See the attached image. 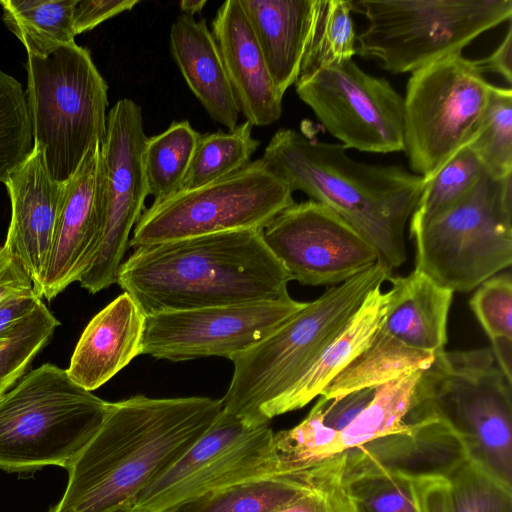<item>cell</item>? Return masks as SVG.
<instances>
[{
    "mask_svg": "<svg viewBox=\"0 0 512 512\" xmlns=\"http://www.w3.org/2000/svg\"><path fill=\"white\" fill-rule=\"evenodd\" d=\"M221 400L134 395L109 402L106 416L69 466L50 512H119L214 424Z\"/></svg>",
    "mask_w": 512,
    "mask_h": 512,
    "instance_id": "6da1fadb",
    "label": "cell"
},
{
    "mask_svg": "<svg viewBox=\"0 0 512 512\" xmlns=\"http://www.w3.org/2000/svg\"><path fill=\"white\" fill-rule=\"evenodd\" d=\"M290 273L263 230L214 233L135 248L117 284L145 315L287 300Z\"/></svg>",
    "mask_w": 512,
    "mask_h": 512,
    "instance_id": "7a4b0ae2",
    "label": "cell"
},
{
    "mask_svg": "<svg viewBox=\"0 0 512 512\" xmlns=\"http://www.w3.org/2000/svg\"><path fill=\"white\" fill-rule=\"evenodd\" d=\"M346 150L280 129L262 159L292 192L300 190L337 213L374 247L382 263L397 268L406 260L405 226L426 181L398 165L358 162Z\"/></svg>",
    "mask_w": 512,
    "mask_h": 512,
    "instance_id": "3957f363",
    "label": "cell"
},
{
    "mask_svg": "<svg viewBox=\"0 0 512 512\" xmlns=\"http://www.w3.org/2000/svg\"><path fill=\"white\" fill-rule=\"evenodd\" d=\"M391 271L379 261L331 286L273 333L236 355L222 410L249 427L269 424L282 399Z\"/></svg>",
    "mask_w": 512,
    "mask_h": 512,
    "instance_id": "277c9868",
    "label": "cell"
},
{
    "mask_svg": "<svg viewBox=\"0 0 512 512\" xmlns=\"http://www.w3.org/2000/svg\"><path fill=\"white\" fill-rule=\"evenodd\" d=\"M512 382L488 348L441 351L421 371L407 422H445L472 461L512 488Z\"/></svg>",
    "mask_w": 512,
    "mask_h": 512,
    "instance_id": "5b68a950",
    "label": "cell"
},
{
    "mask_svg": "<svg viewBox=\"0 0 512 512\" xmlns=\"http://www.w3.org/2000/svg\"><path fill=\"white\" fill-rule=\"evenodd\" d=\"M109 402L43 364L0 396V469H66L100 428Z\"/></svg>",
    "mask_w": 512,
    "mask_h": 512,
    "instance_id": "8992f818",
    "label": "cell"
},
{
    "mask_svg": "<svg viewBox=\"0 0 512 512\" xmlns=\"http://www.w3.org/2000/svg\"><path fill=\"white\" fill-rule=\"evenodd\" d=\"M26 69L34 143L43 148L50 177L64 183L104 138L108 86L90 52L75 42L28 55Z\"/></svg>",
    "mask_w": 512,
    "mask_h": 512,
    "instance_id": "52a82bcc",
    "label": "cell"
},
{
    "mask_svg": "<svg viewBox=\"0 0 512 512\" xmlns=\"http://www.w3.org/2000/svg\"><path fill=\"white\" fill-rule=\"evenodd\" d=\"M368 25L356 53L391 73L414 72L462 50L512 17V0H359Z\"/></svg>",
    "mask_w": 512,
    "mask_h": 512,
    "instance_id": "ba28073f",
    "label": "cell"
},
{
    "mask_svg": "<svg viewBox=\"0 0 512 512\" xmlns=\"http://www.w3.org/2000/svg\"><path fill=\"white\" fill-rule=\"evenodd\" d=\"M416 270L453 292H469L512 262V175L484 171L453 208L410 233Z\"/></svg>",
    "mask_w": 512,
    "mask_h": 512,
    "instance_id": "9c48e42d",
    "label": "cell"
},
{
    "mask_svg": "<svg viewBox=\"0 0 512 512\" xmlns=\"http://www.w3.org/2000/svg\"><path fill=\"white\" fill-rule=\"evenodd\" d=\"M295 203L288 184L262 158L206 185L152 203L133 229L129 247L238 230H263Z\"/></svg>",
    "mask_w": 512,
    "mask_h": 512,
    "instance_id": "30bf717a",
    "label": "cell"
},
{
    "mask_svg": "<svg viewBox=\"0 0 512 512\" xmlns=\"http://www.w3.org/2000/svg\"><path fill=\"white\" fill-rule=\"evenodd\" d=\"M492 85L476 61L452 54L412 72L404 101V151L425 180L473 136Z\"/></svg>",
    "mask_w": 512,
    "mask_h": 512,
    "instance_id": "8fae6325",
    "label": "cell"
},
{
    "mask_svg": "<svg viewBox=\"0 0 512 512\" xmlns=\"http://www.w3.org/2000/svg\"><path fill=\"white\" fill-rule=\"evenodd\" d=\"M269 424L249 427L221 411L210 429L137 497L139 512H176L225 487L279 477Z\"/></svg>",
    "mask_w": 512,
    "mask_h": 512,
    "instance_id": "7c38bea8",
    "label": "cell"
},
{
    "mask_svg": "<svg viewBox=\"0 0 512 512\" xmlns=\"http://www.w3.org/2000/svg\"><path fill=\"white\" fill-rule=\"evenodd\" d=\"M146 140L140 105L129 98L120 99L107 114L106 132L99 149L100 246L79 280L80 286L91 294L117 282L131 232L146 209L148 191L143 165Z\"/></svg>",
    "mask_w": 512,
    "mask_h": 512,
    "instance_id": "4fadbf2b",
    "label": "cell"
},
{
    "mask_svg": "<svg viewBox=\"0 0 512 512\" xmlns=\"http://www.w3.org/2000/svg\"><path fill=\"white\" fill-rule=\"evenodd\" d=\"M298 97L346 148L391 153L404 150L403 97L353 59L300 76Z\"/></svg>",
    "mask_w": 512,
    "mask_h": 512,
    "instance_id": "5bb4252c",
    "label": "cell"
},
{
    "mask_svg": "<svg viewBox=\"0 0 512 512\" xmlns=\"http://www.w3.org/2000/svg\"><path fill=\"white\" fill-rule=\"evenodd\" d=\"M305 306L289 298L147 315L140 355L173 362L211 356L232 360Z\"/></svg>",
    "mask_w": 512,
    "mask_h": 512,
    "instance_id": "9a60e30c",
    "label": "cell"
},
{
    "mask_svg": "<svg viewBox=\"0 0 512 512\" xmlns=\"http://www.w3.org/2000/svg\"><path fill=\"white\" fill-rule=\"evenodd\" d=\"M263 238L302 285H337L380 261L374 247L330 208L308 200L280 212Z\"/></svg>",
    "mask_w": 512,
    "mask_h": 512,
    "instance_id": "2e32d148",
    "label": "cell"
},
{
    "mask_svg": "<svg viewBox=\"0 0 512 512\" xmlns=\"http://www.w3.org/2000/svg\"><path fill=\"white\" fill-rule=\"evenodd\" d=\"M100 144L91 148L76 172L62 183L42 297L51 301L79 282L98 252L102 216L97 191Z\"/></svg>",
    "mask_w": 512,
    "mask_h": 512,
    "instance_id": "e0dca14e",
    "label": "cell"
},
{
    "mask_svg": "<svg viewBox=\"0 0 512 512\" xmlns=\"http://www.w3.org/2000/svg\"><path fill=\"white\" fill-rule=\"evenodd\" d=\"M4 184L12 213L3 246L22 265L42 298L62 183L50 177L43 148L34 143L31 155Z\"/></svg>",
    "mask_w": 512,
    "mask_h": 512,
    "instance_id": "ac0fdd59",
    "label": "cell"
},
{
    "mask_svg": "<svg viewBox=\"0 0 512 512\" xmlns=\"http://www.w3.org/2000/svg\"><path fill=\"white\" fill-rule=\"evenodd\" d=\"M468 460L459 436L443 421L427 419L344 451L342 481L388 471L412 479L448 478Z\"/></svg>",
    "mask_w": 512,
    "mask_h": 512,
    "instance_id": "d6986e66",
    "label": "cell"
},
{
    "mask_svg": "<svg viewBox=\"0 0 512 512\" xmlns=\"http://www.w3.org/2000/svg\"><path fill=\"white\" fill-rule=\"evenodd\" d=\"M239 111L252 126H267L282 114L276 88L240 0H227L216 11L211 31Z\"/></svg>",
    "mask_w": 512,
    "mask_h": 512,
    "instance_id": "ffe728a7",
    "label": "cell"
},
{
    "mask_svg": "<svg viewBox=\"0 0 512 512\" xmlns=\"http://www.w3.org/2000/svg\"><path fill=\"white\" fill-rule=\"evenodd\" d=\"M146 315L123 292L97 313L82 332L66 369L70 378L92 392L140 355Z\"/></svg>",
    "mask_w": 512,
    "mask_h": 512,
    "instance_id": "44dd1931",
    "label": "cell"
},
{
    "mask_svg": "<svg viewBox=\"0 0 512 512\" xmlns=\"http://www.w3.org/2000/svg\"><path fill=\"white\" fill-rule=\"evenodd\" d=\"M169 46L188 88L210 118L229 130L234 129L239 107L206 20L179 16L171 25Z\"/></svg>",
    "mask_w": 512,
    "mask_h": 512,
    "instance_id": "7402d4cb",
    "label": "cell"
},
{
    "mask_svg": "<svg viewBox=\"0 0 512 512\" xmlns=\"http://www.w3.org/2000/svg\"><path fill=\"white\" fill-rule=\"evenodd\" d=\"M240 3L273 82L284 96L300 76L315 0H240Z\"/></svg>",
    "mask_w": 512,
    "mask_h": 512,
    "instance_id": "603a6c76",
    "label": "cell"
},
{
    "mask_svg": "<svg viewBox=\"0 0 512 512\" xmlns=\"http://www.w3.org/2000/svg\"><path fill=\"white\" fill-rule=\"evenodd\" d=\"M387 280L392 287L382 328L410 348L434 354L443 351L454 292L416 269Z\"/></svg>",
    "mask_w": 512,
    "mask_h": 512,
    "instance_id": "cb8c5ba5",
    "label": "cell"
},
{
    "mask_svg": "<svg viewBox=\"0 0 512 512\" xmlns=\"http://www.w3.org/2000/svg\"><path fill=\"white\" fill-rule=\"evenodd\" d=\"M372 289L345 327L297 381L276 409V417L298 410L320 396L325 387L372 341L382 326L388 292Z\"/></svg>",
    "mask_w": 512,
    "mask_h": 512,
    "instance_id": "d4e9b609",
    "label": "cell"
},
{
    "mask_svg": "<svg viewBox=\"0 0 512 512\" xmlns=\"http://www.w3.org/2000/svg\"><path fill=\"white\" fill-rule=\"evenodd\" d=\"M343 459L295 476L256 479L204 495L176 512H274L312 487L342 479Z\"/></svg>",
    "mask_w": 512,
    "mask_h": 512,
    "instance_id": "484cf974",
    "label": "cell"
},
{
    "mask_svg": "<svg viewBox=\"0 0 512 512\" xmlns=\"http://www.w3.org/2000/svg\"><path fill=\"white\" fill-rule=\"evenodd\" d=\"M435 354L410 348L388 334L382 326L370 344L321 392L336 398L355 390L379 387L400 376L427 368Z\"/></svg>",
    "mask_w": 512,
    "mask_h": 512,
    "instance_id": "4316f807",
    "label": "cell"
},
{
    "mask_svg": "<svg viewBox=\"0 0 512 512\" xmlns=\"http://www.w3.org/2000/svg\"><path fill=\"white\" fill-rule=\"evenodd\" d=\"M75 0H1L3 21L28 55L44 56L74 43L72 13Z\"/></svg>",
    "mask_w": 512,
    "mask_h": 512,
    "instance_id": "83f0119b",
    "label": "cell"
},
{
    "mask_svg": "<svg viewBox=\"0 0 512 512\" xmlns=\"http://www.w3.org/2000/svg\"><path fill=\"white\" fill-rule=\"evenodd\" d=\"M272 451L278 476L300 475L343 456L339 433L324 424L318 401L299 424L274 432Z\"/></svg>",
    "mask_w": 512,
    "mask_h": 512,
    "instance_id": "f1b7e54d",
    "label": "cell"
},
{
    "mask_svg": "<svg viewBox=\"0 0 512 512\" xmlns=\"http://www.w3.org/2000/svg\"><path fill=\"white\" fill-rule=\"evenodd\" d=\"M200 133L189 121H174L163 132L147 137L143 165L153 203L178 193L187 174Z\"/></svg>",
    "mask_w": 512,
    "mask_h": 512,
    "instance_id": "f546056e",
    "label": "cell"
},
{
    "mask_svg": "<svg viewBox=\"0 0 512 512\" xmlns=\"http://www.w3.org/2000/svg\"><path fill=\"white\" fill-rule=\"evenodd\" d=\"M421 371L406 373L377 387L370 404L339 433L342 452L409 427L407 416Z\"/></svg>",
    "mask_w": 512,
    "mask_h": 512,
    "instance_id": "4dcf8cb0",
    "label": "cell"
},
{
    "mask_svg": "<svg viewBox=\"0 0 512 512\" xmlns=\"http://www.w3.org/2000/svg\"><path fill=\"white\" fill-rule=\"evenodd\" d=\"M351 11V1L315 0L300 76L353 59L357 36Z\"/></svg>",
    "mask_w": 512,
    "mask_h": 512,
    "instance_id": "1f68e13d",
    "label": "cell"
},
{
    "mask_svg": "<svg viewBox=\"0 0 512 512\" xmlns=\"http://www.w3.org/2000/svg\"><path fill=\"white\" fill-rule=\"evenodd\" d=\"M252 128L245 121L228 132L200 134L181 190L217 181L250 163L260 145L252 135Z\"/></svg>",
    "mask_w": 512,
    "mask_h": 512,
    "instance_id": "d6a6232c",
    "label": "cell"
},
{
    "mask_svg": "<svg viewBox=\"0 0 512 512\" xmlns=\"http://www.w3.org/2000/svg\"><path fill=\"white\" fill-rule=\"evenodd\" d=\"M485 169L465 144L429 179L412 213L410 233L440 217L458 204L475 186Z\"/></svg>",
    "mask_w": 512,
    "mask_h": 512,
    "instance_id": "836d02e7",
    "label": "cell"
},
{
    "mask_svg": "<svg viewBox=\"0 0 512 512\" xmlns=\"http://www.w3.org/2000/svg\"><path fill=\"white\" fill-rule=\"evenodd\" d=\"M490 175H512V90L493 86L476 130L467 143Z\"/></svg>",
    "mask_w": 512,
    "mask_h": 512,
    "instance_id": "e575fe53",
    "label": "cell"
},
{
    "mask_svg": "<svg viewBox=\"0 0 512 512\" xmlns=\"http://www.w3.org/2000/svg\"><path fill=\"white\" fill-rule=\"evenodd\" d=\"M469 304L491 341L492 353L498 367L512 382V279L510 273L493 276L480 284Z\"/></svg>",
    "mask_w": 512,
    "mask_h": 512,
    "instance_id": "d590c367",
    "label": "cell"
},
{
    "mask_svg": "<svg viewBox=\"0 0 512 512\" xmlns=\"http://www.w3.org/2000/svg\"><path fill=\"white\" fill-rule=\"evenodd\" d=\"M60 322L41 302L0 339V396L26 373Z\"/></svg>",
    "mask_w": 512,
    "mask_h": 512,
    "instance_id": "8d00e7d4",
    "label": "cell"
},
{
    "mask_svg": "<svg viewBox=\"0 0 512 512\" xmlns=\"http://www.w3.org/2000/svg\"><path fill=\"white\" fill-rule=\"evenodd\" d=\"M34 138L21 83L0 70V182L31 155Z\"/></svg>",
    "mask_w": 512,
    "mask_h": 512,
    "instance_id": "74e56055",
    "label": "cell"
},
{
    "mask_svg": "<svg viewBox=\"0 0 512 512\" xmlns=\"http://www.w3.org/2000/svg\"><path fill=\"white\" fill-rule=\"evenodd\" d=\"M342 482L354 512H420L410 477L375 471Z\"/></svg>",
    "mask_w": 512,
    "mask_h": 512,
    "instance_id": "f35d334b",
    "label": "cell"
},
{
    "mask_svg": "<svg viewBox=\"0 0 512 512\" xmlns=\"http://www.w3.org/2000/svg\"><path fill=\"white\" fill-rule=\"evenodd\" d=\"M455 512H512V489L466 460L449 477Z\"/></svg>",
    "mask_w": 512,
    "mask_h": 512,
    "instance_id": "ab89813d",
    "label": "cell"
},
{
    "mask_svg": "<svg viewBox=\"0 0 512 512\" xmlns=\"http://www.w3.org/2000/svg\"><path fill=\"white\" fill-rule=\"evenodd\" d=\"M274 512H354L342 479L303 491Z\"/></svg>",
    "mask_w": 512,
    "mask_h": 512,
    "instance_id": "60d3db41",
    "label": "cell"
},
{
    "mask_svg": "<svg viewBox=\"0 0 512 512\" xmlns=\"http://www.w3.org/2000/svg\"><path fill=\"white\" fill-rule=\"evenodd\" d=\"M376 390L377 387L364 388L336 398L319 396L324 424L340 433L370 404Z\"/></svg>",
    "mask_w": 512,
    "mask_h": 512,
    "instance_id": "b9f144b4",
    "label": "cell"
},
{
    "mask_svg": "<svg viewBox=\"0 0 512 512\" xmlns=\"http://www.w3.org/2000/svg\"><path fill=\"white\" fill-rule=\"evenodd\" d=\"M139 0H75L72 22L75 35L90 31L122 12L130 11Z\"/></svg>",
    "mask_w": 512,
    "mask_h": 512,
    "instance_id": "7bdbcfd3",
    "label": "cell"
},
{
    "mask_svg": "<svg viewBox=\"0 0 512 512\" xmlns=\"http://www.w3.org/2000/svg\"><path fill=\"white\" fill-rule=\"evenodd\" d=\"M414 492L420 512H455L448 478L414 479Z\"/></svg>",
    "mask_w": 512,
    "mask_h": 512,
    "instance_id": "ee69618b",
    "label": "cell"
},
{
    "mask_svg": "<svg viewBox=\"0 0 512 512\" xmlns=\"http://www.w3.org/2000/svg\"><path fill=\"white\" fill-rule=\"evenodd\" d=\"M34 290L33 282L22 265L4 246L0 247V302L9 296Z\"/></svg>",
    "mask_w": 512,
    "mask_h": 512,
    "instance_id": "f6af8a7d",
    "label": "cell"
},
{
    "mask_svg": "<svg viewBox=\"0 0 512 512\" xmlns=\"http://www.w3.org/2000/svg\"><path fill=\"white\" fill-rule=\"evenodd\" d=\"M42 298L34 291H25L0 302V339L5 337L19 320L31 313Z\"/></svg>",
    "mask_w": 512,
    "mask_h": 512,
    "instance_id": "bcb514c9",
    "label": "cell"
},
{
    "mask_svg": "<svg viewBox=\"0 0 512 512\" xmlns=\"http://www.w3.org/2000/svg\"><path fill=\"white\" fill-rule=\"evenodd\" d=\"M511 52H512V27L509 25L508 30L496 49L487 57L477 60L476 64L479 69L497 74L503 78L509 85L512 82L511 70Z\"/></svg>",
    "mask_w": 512,
    "mask_h": 512,
    "instance_id": "7dc6e473",
    "label": "cell"
},
{
    "mask_svg": "<svg viewBox=\"0 0 512 512\" xmlns=\"http://www.w3.org/2000/svg\"><path fill=\"white\" fill-rule=\"evenodd\" d=\"M207 1L206 0H182L179 3L180 10L189 16H195L196 14H200L204 9Z\"/></svg>",
    "mask_w": 512,
    "mask_h": 512,
    "instance_id": "c3c4849f",
    "label": "cell"
},
{
    "mask_svg": "<svg viewBox=\"0 0 512 512\" xmlns=\"http://www.w3.org/2000/svg\"><path fill=\"white\" fill-rule=\"evenodd\" d=\"M119 512H139V511H138V510H136V509H134V508H133V506H131V507H128V508H126V509H123V510H121V511H119Z\"/></svg>",
    "mask_w": 512,
    "mask_h": 512,
    "instance_id": "681fc988",
    "label": "cell"
}]
</instances>
